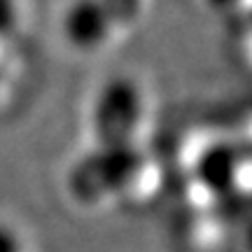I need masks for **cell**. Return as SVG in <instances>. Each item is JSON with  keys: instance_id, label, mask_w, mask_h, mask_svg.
<instances>
[{"instance_id": "1", "label": "cell", "mask_w": 252, "mask_h": 252, "mask_svg": "<svg viewBox=\"0 0 252 252\" xmlns=\"http://www.w3.org/2000/svg\"><path fill=\"white\" fill-rule=\"evenodd\" d=\"M105 19H100L98 9L89 2H77L68 9V14L63 19L65 35L72 45L77 47H96L100 40H105L103 33Z\"/></svg>"}, {"instance_id": "2", "label": "cell", "mask_w": 252, "mask_h": 252, "mask_svg": "<svg viewBox=\"0 0 252 252\" xmlns=\"http://www.w3.org/2000/svg\"><path fill=\"white\" fill-rule=\"evenodd\" d=\"M17 9H14V0H0V31L14 24Z\"/></svg>"}]
</instances>
